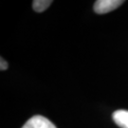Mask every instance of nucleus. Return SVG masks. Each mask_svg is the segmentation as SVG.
<instances>
[{
    "label": "nucleus",
    "mask_w": 128,
    "mask_h": 128,
    "mask_svg": "<svg viewBox=\"0 0 128 128\" xmlns=\"http://www.w3.org/2000/svg\"><path fill=\"white\" fill-rule=\"evenodd\" d=\"M124 3L122 0H97L94 4V10L97 14H107L116 10Z\"/></svg>",
    "instance_id": "1"
},
{
    "label": "nucleus",
    "mask_w": 128,
    "mask_h": 128,
    "mask_svg": "<svg viewBox=\"0 0 128 128\" xmlns=\"http://www.w3.org/2000/svg\"><path fill=\"white\" fill-rule=\"evenodd\" d=\"M22 128H57L48 119L43 116H33L23 125Z\"/></svg>",
    "instance_id": "2"
},
{
    "label": "nucleus",
    "mask_w": 128,
    "mask_h": 128,
    "mask_svg": "<svg viewBox=\"0 0 128 128\" xmlns=\"http://www.w3.org/2000/svg\"><path fill=\"white\" fill-rule=\"evenodd\" d=\"M112 118L118 126L120 128H128V110H117L113 113Z\"/></svg>",
    "instance_id": "3"
},
{
    "label": "nucleus",
    "mask_w": 128,
    "mask_h": 128,
    "mask_svg": "<svg viewBox=\"0 0 128 128\" xmlns=\"http://www.w3.org/2000/svg\"><path fill=\"white\" fill-rule=\"evenodd\" d=\"M51 3V0H35L32 2V8L37 12H42L48 9Z\"/></svg>",
    "instance_id": "4"
},
{
    "label": "nucleus",
    "mask_w": 128,
    "mask_h": 128,
    "mask_svg": "<svg viewBox=\"0 0 128 128\" xmlns=\"http://www.w3.org/2000/svg\"><path fill=\"white\" fill-rule=\"evenodd\" d=\"M0 61H1V66H0V68H1V70H6V69L8 68V63H7V62L3 59V57H1Z\"/></svg>",
    "instance_id": "5"
}]
</instances>
